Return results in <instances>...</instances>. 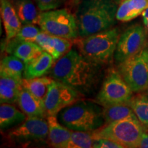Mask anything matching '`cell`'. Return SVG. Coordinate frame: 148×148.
<instances>
[{
	"mask_svg": "<svg viewBox=\"0 0 148 148\" xmlns=\"http://www.w3.org/2000/svg\"><path fill=\"white\" fill-rule=\"evenodd\" d=\"M99 66L75 49H71L57 60L50 74L55 80L86 93L90 91L97 80Z\"/></svg>",
	"mask_w": 148,
	"mask_h": 148,
	"instance_id": "cell-1",
	"label": "cell"
},
{
	"mask_svg": "<svg viewBox=\"0 0 148 148\" xmlns=\"http://www.w3.org/2000/svg\"><path fill=\"white\" fill-rule=\"evenodd\" d=\"M76 12L79 36L85 37L110 29L115 23L114 0H82Z\"/></svg>",
	"mask_w": 148,
	"mask_h": 148,
	"instance_id": "cell-2",
	"label": "cell"
},
{
	"mask_svg": "<svg viewBox=\"0 0 148 148\" xmlns=\"http://www.w3.org/2000/svg\"><path fill=\"white\" fill-rule=\"evenodd\" d=\"M119 36L118 28L111 27L89 36L75 38L73 44L86 59L101 65L112 60Z\"/></svg>",
	"mask_w": 148,
	"mask_h": 148,
	"instance_id": "cell-3",
	"label": "cell"
},
{
	"mask_svg": "<svg viewBox=\"0 0 148 148\" xmlns=\"http://www.w3.org/2000/svg\"><path fill=\"white\" fill-rule=\"evenodd\" d=\"M60 123L73 131L92 132L102 126L103 109L90 101H79L62 109L58 113Z\"/></svg>",
	"mask_w": 148,
	"mask_h": 148,
	"instance_id": "cell-4",
	"label": "cell"
},
{
	"mask_svg": "<svg viewBox=\"0 0 148 148\" xmlns=\"http://www.w3.org/2000/svg\"><path fill=\"white\" fill-rule=\"evenodd\" d=\"M146 130L138 118L130 117L106 123L91 132L94 139L108 138L123 147L134 148L138 147Z\"/></svg>",
	"mask_w": 148,
	"mask_h": 148,
	"instance_id": "cell-5",
	"label": "cell"
},
{
	"mask_svg": "<svg viewBox=\"0 0 148 148\" xmlns=\"http://www.w3.org/2000/svg\"><path fill=\"white\" fill-rule=\"evenodd\" d=\"M37 24L53 36L75 39L79 36L76 18L67 9L43 11L39 14Z\"/></svg>",
	"mask_w": 148,
	"mask_h": 148,
	"instance_id": "cell-6",
	"label": "cell"
},
{
	"mask_svg": "<svg viewBox=\"0 0 148 148\" xmlns=\"http://www.w3.org/2000/svg\"><path fill=\"white\" fill-rule=\"evenodd\" d=\"M133 97V91L125 82L119 71L110 69L105 77L97 100L101 106L128 103Z\"/></svg>",
	"mask_w": 148,
	"mask_h": 148,
	"instance_id": "cell-7",
	"label": "cell"
},
{
	"mask_svg": "<svg viewBox=\"0 0 148 148\" xmlns=\"http://www.w3.org/2000/svg\"><path fill=\"white\" fill-rule=\"evenodd\" d=\"M117 71L133 92L147 90L148 64L145 48L138 54L118 64Z\"/></svg>",
	"mask_w": 148,
	"mask_h": 148,
	"instance_id": "cell-8",
	"label": "cell"
},
{
	"mask_svg": "<svg viewBox=\"0 0 148 148\" xmlns=\"http://www.w3.org/2000/svg\"><path fill=\"white\" fill-rule=\"evenodd\" d=\"M147 35L144 27L139 24L129 27L119 36L114 58L116 64L141 52L145 48Z\"/></svg>",
	"mask_w": 148,
	"mask_h": 148,
	"instance_id": "cell-9",
	"label": "cell"
},
{
	"mask_svg": "<svg viewBox=\"0 0 148 148\" xmlns=\"http://www.w3.org/2000/svg\"><path fill=\"white\" fill-rule=\"evenodd\" d=\"M78 99L77 90L53 79L44 100L47 116H56L62 109L76 102Z\"/></svg>",
	"mask_w": 148,
	"mask_h": 148,
	"instance_id": "cell-10",
	"label": "cell"
},
{
	"mask_svg": "<svg viewBox=\"0 0 148 148\" xmlns=\"http://www.w3.org/2000/svg\"><path fill=\"white\" fill-rule=\"evenodd\" d=\"M48 133L47 120L40 117H28L23 123L10 132L9 138L18 143L42 140L48 137Z\"/></svg>",
	"mask_w": 148,
	"mask_h": 148,
	"instance_id": "cell-11",
	"label": "cell"
},
{
	"mask_svg": "<svg viewBox=\"0 0 148 148\" xmlns=\"http://www.w3.org/2000/svg\"><path fill=\"white\" fill-rule=\"evenodd\" d=\"M34 42L39 45L44 51L49 53L55 61L71 50L72 46L70 39L51 36L43 31L34 38Z\"/></svg>",
	"mask_w": 148,
	"mask_h": 148,
	"instance_id": "cell-12",
	"label": "cell"
},
{
	"mask_svg": "<svg viewBox=\"0 0 148 148\" xmlns=\"http://www.w3.org/2000/svg\"><path fill=\"white\" fill-rule=\"evenodd\" d=\"M17 103L20 109L27 117L45 118L47 116L44 101L35 97L23 87L20 90Z\"/></svg>",
	"mask_w": 148,
	"mask_h": 148,
	"instance_id": "cell-13",
	"label": "cell"
},
{
	"mask_svg": "<svg viewBox=\"0 0 148 148\" xmlns=\"http://www.w3.org/2000/svg\"><path fill=\"white\" fill-rule=\"evenodd\" d=\"M49 126L48 143L56 148H67L72 131L62 125L57 120L56 116H47Z\"/></svg>",
	"mask_w": 148,
	"mask_h": 148,
	"instance_id": "cell-14",
	"label": "cell"
},
{
	"mask_svg": "<svg viewBox=\"0 0 148 148\" xmlns=\"http://www.w3.org/2000/svg\"><path fill=\"white\" fill-rule=\"evenodd\" d=\"M1 16L4 26L7 41L12 39L20 30L21 21L16 9L8 0H1Z\"/></svg>",
	"mask_w": 148,
	"mask_h": 148,
	"instance_id": "cell-15",
	"label": "cell"
},
{
	"mask_svg": "<svg viewBox=\"0 0 148 148\" xmlns=\"http://www.w3.org/2000/svg\"><path fill=\"white\" fill-rule=\"evenodd\" d=\"M54 62L53 57L47 51H43L29 63L25 64L24 78L30 79L43 76L51 69Z\"/></svg>",
	"mask_w": 148,
	"mask_h": 148,
	"instance_id": "cell-16",
	"label": "cell"
},
{
	"mask_svg": "<svg viewBox=\"0 0 148 148\" xmlns=\"http://www.w3.org/2000/svg\"><path fill=\"white\" fill-rule=\"evenodd\" d=\"M7 49L25 64L29 63L44 51L39 45L33 41H23L15 44L8 42Z\"/></svg>",
	"mask_w": 148,
	"mask_h": 148,
	"instance_id": "cell-17",
	"label": "cell"
},
{
	"mask_svg": "<svg viewBox=\"0 0 148 148\" xmlns=\"http://www.w3.org/2000/svg\"><path fill=\"white\" fill-rule=\"evenodd\" d=\"M147 7L148 0H122L116 18L122 22L130 21L142 14Z\"/></svg>",
	"mask_w": 148,
	"mask_h": 148,
	"instance_id": "cell-18",
	"label": "cell"
},
{
	"mask_svg": "<svg viewBox=\"0 0 148 148\" xmlns=\"http://www.w3.org/2000/svg\"><path fill=\"white\" fill-rule=\"evenodd\" d=\"M25 64L15 56H8L1 61L0 74L1 77H10L23 79Z\"/></svg>",
	"mask_w": 148,
	"mask_h": 148,
	"instance_id": "cell-19",
	"label": "cell"
},
{
	"mask_svg": "<svg viewBox=\"0 0 148 148\" xmlns=\"http://www.w3.org/2000/svg\"><path fill=\"white\" fill-rule=\"evenodd\" d=\"M53 81V78L43 76L30 79L23 78V87L35 97L44 101Z\"/></svg>",
	"mask_w": 148,
	"mask_h": 148,
	"instance_id": "cell-20",
	"label": "cell"
},
{
	"mask_svg": "<svg viewBox=\"0 0 148 148\" xmlns=\"http://www.w3.org/2000/svg\"><path fill=\"white\" fill-rule=\"evenodd\" d=\"M26 114L10 103H1L0 106V127L1 129L10 127L25 121Z\"/></svg>",
	"mask_w": 148,
	"mask_h": 148,
	"instance_id": "cell-21",
	"label": "cell"
},
{
	"mask_svg": "<svg viewBox=\"0 0 148 148\" xmlns=\"http://www.w3.org/2000/svg\"><path fill=\"white\" fill-rule=\"evenodd\" d=\"M103 116L106 123H110L127 118H137L128 103L103 106Z\"/></svg>",
	"mask_w": 148,
	"mask_h": 148,
	"instance_id": "cell-22",
	"label": "cell"
},
{
	"mask_svg": "<svg viewBox=\"0 0 148 148\" xmlns=\"http://www.w3.org/2000/svg\"><path fill=\"white\" fill-rule=\"evenodd\" d=\"M15 9L21 23L24 25L38 23L39 14L31 0H17Z\"/></svg>",
	"mask_w": 148,
	"mask_h": 148,
	"instance_id": "cell-23",
	"label": "cell"
},
{
	"mask_svg": "<svg viewBox=\"0 0 148 148\" xmlns=\"http://www.w3.org/2000/svg\"><path fill=\"white\" fill-rule=\"evenodd\" d=\"M128 105L140 123L148 128V95L138 94L134 97L133 96Z\"/></svg>",
	"mask_w": 148,
	"mask_h": 148,
	"instance_id": "cell-24",
	"label": "cell"
},
{
	"mask_svg": "<svg viewBox=\"0 0 148 148\" xmlns=\"http://www.w3.org/2000/svg\"><path fill=\"white\" fill-rule=\"evenodd\" d=\"M94 141L91 132L72 131L67 148L93 147Z\"/></svg>",
	"mask_w": 148,
	"mask_h": 148,
	"instance_id": "cell-25",
	"label": "cell"
},
{
	"mask_svg": "<svg viewBox=\"0 0 148 148\" xmlns=\"http://www.w3.org/2000/svg\"><path fill=\"white\" fill-rule=\"evenodd\" d=\"M41 28H38L34 25H24L18 31L17 34L12 39L8 41L9 43L15 44L23 41H33L34 38L42 32Z\"/></svg>",
	"mask_w": 148,
	"mask_h": 148,
	"instance_id": "cell-26",
	"label": "cell"
},
{
	"mask_svg": "<svg viewBox=\"0 0 148 148\" xmlns=\"http://www.w3.org/2000/svg\"><path fill=\"white\" fill-rule=\"evenodd\" d=\"M19 90L14 89L3 84H0V101L1 103H14L17 102Z\"/></svg>",
	"mask_w": 148,
	"mask_h": 148,
	"instance_id": "cell-27",
	"label": "cell"
},
{
	"mask_svg": "<svg viewBox=\"0 0 148 148\" xmlns=\"http://www.w3.org/2000/svg\"><path fill=\"white\" fill-rule=\"evenodd\" d=\"M38 8L41 11L54 10L62 4L63 0H35Z\"/></svg>",
	"mask_w": 148,
	"mask_h": 148,
	"instance_id": "cell-28",
	"label": "cell"
},
{
	"mask_svg": "<svg viewBox=\"0 0 148 148\" xmlns=\"http://www.w3.org/2000/svg\"><path fill=\"white\" fill-rule=\"evenodd\" d=\"M93 147L97 148H123V147L116 142L108 138H99L95 139Z\"/></svg>",
	"mask_w": 148,
	"mask_h": 148,
	"instance_id": "cell-29",
	"label": "cell"
},
{
	"mask_svg": "<svg viewBox=\"0 0 148 148\" xmlns=\"http://www.w3.org/2000/svg\"><path fill=\"white\" fill-rule=\"evenodd\" d=\"M0 84H3L14 89L21 90L23 88V79H18L10 77H1Z\"/></svg>",
	"mask_w": 148,
	"mask_h": 148,
	"instance_id": "cell-30",
	"label": "cell"
},
{
	"mask_svg": "<svg viewBox=\"0 0 148 148\" xmlns=\"http://www.w3.org/2000/svg\"><path fill=\"white\" fill-rule=\"evenodd\" d=\"M138 147L141 148H148V133L145 132L143 135V137H142L140 142L138 145Z\"/></svg>",
	"mask_w": 148,
	"mask_h": 148,
	"instance_id": "cell-31",
	"label": "cell"
},
{
	"mask_svg": "<svg viewBox=\"0 0 148 148\" xmlns=\"http://www.w3.org/2000/svg\"><path fill=\"white\" fill-rule=\"evenodd\" d=\"M142 17H143V21L144 26L147 29H148V7L145 10L142 12Z\"/></svg>",
	"mask_w": 148,
	"mask_h": 148,
	"instance_id": "cell-32",
	"label": "cell"
},
{
	"mask_svg": "<svg viewBox=\"0 0 148 148\" xmlns=\"http://www.w3.org/2000/svg\"><path fill=\"white\" fill-rule=\"evenodd\" d=\"M82 0H70L69 4L71 7H75L79 4Z\"/></svg>",
	"mask_w": 148,
	"mask_h": 148,
	"instance_id": "cell-33",
	"label": "cell"
},
{
	"mask_svg": "<svg viewBox=\"0 0 148 148\" xmlns=\"http://www.w3.org/2000/svg\"><path fill=\"white\" fill-rule=\"evenodd\" d=\"M145 55H146V59H147V62L148 64V48H145Z\"/></svg>",
	"mask_w": 148,
	"mask_h": 148,
	"instance_id": "cell-34",
	"label": "cell"
},
{
	"mask_svg": "<svg viewBox=\"0 0 148 148\" xmlns=\"http://www.w3.org/2000/svg\"><path fill=\"white\" fill-rule=\"evenodd\" d=\"M114 1H120V0H114Z\"/></svg>",
	"mask_w": 148,
	"mask_h": 148,
	"instance_id": "cell-35",
	"label": "cell"
},
{
	"mask_svg": "<svg viewBox=\"0 0 148 148\" xmlns=\"http://www.w3.org/2000/svg\"><path fill=\"white\" fill-rule=\"evenodd\" d=\"M147 93H148V88H147Z\"/></svg>",
	"mask_w": 148,
	"mask_h": 148,
	"instance_id": "cell-36",
	"label": "cell"
}]
</instances>
